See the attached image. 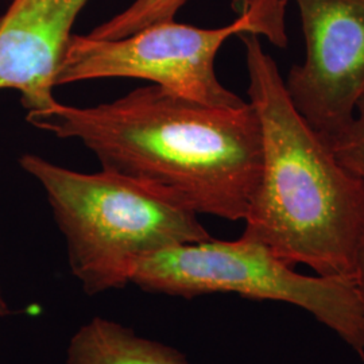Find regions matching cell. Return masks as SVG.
Returning a JSON list of instances; mask_svg holds the SVG:
<instances>
[{
	"instance_id": "1",
	"label": "cell",
	"mask_w": 364,
	"mask_h": 364,
	"mask_svg": "<svg viewBox=\"0 0 364 364\" xmlns=\"http://www.w3.org/2000/svg\"><path fill=\"white\" fill-rule=\"evenodd\" d=\"M27 122L95 154L102 169L197 215L245 220L262 171L259 117L250 102L213 107L156 85L93 107L55 103Z\"/></svg>"
},
{
	"instance_id": "2",
	"label": "cell",
	"mask_w": 364,
	"mask_h": 364,
	"mask_svg": "<svg viewBox=\"0 0 364 364\" xmlns=\"http://www.w3.org/2000/svg\"><path fill=\"white\" fill-rule=\"evenodd\" d=\"M246 52L248 97L259 117L262 171L243 236L296 267L352 279L364 228V181L302 117L258 34L237 36Z\"/></svg>"
},
{
	"instance_id": "3",
	"label": "cell",
	"mask_w": 364,
	"mask_h": 364,
	"mask_svg": "<svg viewBox=\"0 0 364 364\" xmlns=\"http://www.w3.org/2000/svg\"><path fill=\"white\" fill-rule=\"evenodd\" d=\"M19 165L43 188L70 272L90 296L127 287L144 257L212 237L193 210L114 171L80 173L36 154Z\"/></svg>"
},
{
	"instance_id": "4",
	"label": "cell",
	"mask_w": 364,
	"mask_h": 364,
	"mask_svg": "<svg viewBox=\"0 0 364 364\" xmlns=\"http://www.w3.org/2000/svg\"><path fill=\"white\" fill-rule=\"evenodd\" d=\"M130 284L183 299L235 293L291 304L335 332L364 362V313L355 282L297 273L243 235L231 242L210 237L161 250L135 264Z\"/></svg>"
},
{
	"instance_id": "5",
	"label": "cell",
	"mask_w": 364,
	"mask_h": 364,
	"mask_svg": "<svg viewBox=\"0 0 364 364\" xmlns=\"http://www.w3.org/2000/svg\"><path fill=\"white\" fill-rule=\"evenodd\" d=\"M285 3L242 0L240 15L219 28H200L173 19L124 38L72 34L57 69L55 87L97 78H141L196 103L240 107L246 102L216 76V54L227 39L243 33L264 34L275 45L285 46Z\"/></svg>"
},
{
	"instance_id": "6",
	"label": "cell",
	"mask_w": 364,
	"mask_h": 364,
	"mask_svg": "<svg viewBox=\"0 0 364 364\" xmlns=\"http://www.w3.org/2000/svg\"><path fill=\"white\" fill-rule=\"evenodd\" d=\"M294 1L306 55L285 87L296 109L331 144L364 96V0Z\"/></svg>"
},
{
	"instance_id": "7",
	"label": "cell",
	"mask_w": 364,
	"mask_h": 364,
	"mask_svg": "<svg viewBox=\"0 0 364 364\" xmlns=\"http://www.w3.org/2000/svg\"><path fill=\"white\" fill-rule=\"evenodd\" d=\"M90 0H13L0 16V91L19 92L28 112L57 103V69Z\"/></svg>"
},
{
	"instance_id": "8",
	"label": "cell",
	"mask_w": 364,
	"mask_h": 364,
	"mask_svg": "<svg viewBox=\"0 0 364 364\" xmlns=\"http://www.w3.org/2000/svg\"><path fill=\"white\" fill-rule=\"evenodd\" d=\"M66 364H191L185 355L103 317H93L72 336Z\"/></svg>"
},
{
	"instance_id": "9",
	"label": "cell",
	"mask_w": 364,
	"mask_h": 364,
	"mask_svg": "<svg viewBox=\"0 0 364 364\" xmlns=\"http://www.w3.org/2000/svg\"><path fill=\"white\" fill-rule=\"evenodd\" d=\"M188 0H134L120 13L91 31V37L117 39L129 37L144 27L173 21Z\"/></svg>"
},
{
	"instance_id": "10",
	"label": "cell",
	"mask_w": 364,
	"mask_h": 364,
	"mask_svg": "<svg viewBox=\"0 0 364 364\" xmlns=\"http://www.w3.org/2000/svg\"><path fill=\"white\" fill-rule=\"evenodd\" d=\"M331 146L341 165L364 181V96L348 127L338 134Z\"/></svg>"
},
{
	"instance_id": "11",
	"label": "cell",
	"mask_w": 364,
	"mask_h": 364,
	"mask_svg": "<svg viewBox=\"0 0 364 364\" xmlns=\"http://www.w3.org/2000/svg\"><path fill=\"white\" fill-rule=\"evenodd\" d=\"M353 282L358 290L360 304L363 308L364 313V228L362 231V236L359 240V246L356 251V262H355V275H353Z\"/></svg>"
},
{
	"instance_id": "12",
	"label": "cell",
	"mask_w": 364,
	"mask_h": 364,
	"mask_svg": "<svg viewBox=\"0 0 364 364\" xmlns=\"http://www.w3.org/2000/svg\"><path fill=\"white\" fill-rule=\"evenodd\" d=\"M7 313H9V306H7L6 301H4V297L1 294V289H0V316H4Z\"/></svg>"
}]
</instances>
